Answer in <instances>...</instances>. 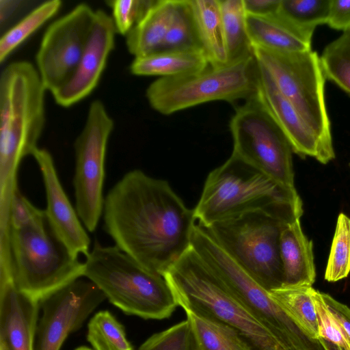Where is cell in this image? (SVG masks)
Segmentation results:
<instances>
[{"instance_id": "6da1fadb", "label": "cell", "mask_w": 350, "mask_h": 350, "mask_svg": "<svg viewBox=\"0 0 350 350\" xmlns=\"http://www.w3.org/2000/svg\"><path fill=\"white\" fill-rule=\"evenodd\" d=\"M103 228L118 247L163 274L191 247L196 218L167 181L126 173L105 196Z\"/></svg>"}, {"instance_id": "7a4b0ae2", "label": "cell", "mask_w": 350, "mask_h": 350, "mask_svg": "<svg viewBox=\"0 0 350 350\" xmlns=\"http://www.w3.org/2000/svg\"><path fill=\"white\" fill-rule=\"evenodd\" d=\"M85 263L57 234L44 210L22 228H1L0 282L40 301L83 277Z\"/></svg>"}, {"instance_id": "3957f363", "label": "cell", "mask_w": 350, "mask_h": 350, "mask_svg": "<svg viewBox=\"0 0 350 350\" xmlns=\"http://www.w3.org/2000/svg\"><path fill=\"white\" fill-rule=\"evenodd\" d=\"M257 211L288 223L301 218L303 204L296 189L284 187L232 153L208 174L193 213L198 224L208 227Z\"/></svg>"}, {"instance_id": "277c9868", "label": "cell", "mask_w": 350, "mask_h": 350, "mask_svg": "<svg viewBox=\"0 0 350 350\" xmlns=\"http://www.w3.org/2000/svg\"><path fill=\"white\" fill-rule=\"evenodd\" d=\"M46 91L36 66L29 62H13L1 72V199L8 198L17 186L21 161L38 148L45 124Z\"/></svg>"}, {"instance_id": "5b68a950", "label": "cell", "mask_w": 350, "mask_h": 350, "mask_svg": "<svg viewBox=\"0 0 350 350\" xmlns=\"http://www.w3.org/2000/svg\"><path fill=\"white\" fill-rule=\"evenodd\" d=\"M163 277L178 306L229 326L252 350H288L226 288L191 245Z\"/></svg>"}, {"instance_id": "8992f818", "label": "cell", "mask_w": 350, "mask_h": 350, "mask_svg": "<svg viewBox=\"0 0 350 350\" xmlns=\"http://www.w3.org/2000/svg\"><path fill=\"white\" fill-rule=\"evenodd\" d=\"M84 263L83 277L126 314L161 320L170 317L178 306L163 275L148 270L116 245L95 241Z\"/></svg>"}, {"instance_id": "52a82bcc", "label": "cell", "mask_w": 350, "mask_h": 350, "mask_svg": "<svg viewBox=\"0 0 350 350\" xmlns=\"http://www.w3.org/2000/svg\"><path fill=\"white\" fill-rule=\"evenodd\" d=\"M258 81V64L252 52L222 66L159 77L148 85L146 96L154 110L168 116L211 101H245L257 94Z\"/></svg>"}, {"instance_id": "ba28073f", "label": "cell", "mask_w": 350, "mask_h": 350, "mask_svg": "<svg viewBox=\"0 0 350 350\" xmlns=\"http://www.w3.org/2000/svg\"><path fill=\"white\" fill-rule=\"evenodd\" d=\"M191 247L226 288L288 350H325L217 243L208 230L196 224Z\"/></svg>"}, {"instance_id": "9c48e42d", "label": "cell", "mask_w": 350, "mask_h": 350, "mask_svg": "<svg viewBox=\"0 0 350 350\" xmlns=\"http://www.w3.org/2000/svg\"><path fill=\"white\" fill-rule=\"evenodd\" d=\"M252 49L281 94L314 132L324 148L336 156L325 99L326 79L318 54L312 49L282 52L258 46Z\"/></svg>"}, {"instance_id": "30bf717a", "label": "cell", "mask_w": 350, "mask_h": 350, "mask_svg": "<svg viewBox=\"0 0 350 350\" xmlns=\"http://www.w3.org/2000/svg\"><path fill=\"white\" fill-rule=\"evenodd\" d=\"M286 223L269 213L257 211L204 228L235 262L270 291L283 284L280 237Z\"/></svg>"}, {"instance_id": "8fae6325", "label": "cell", "mask_w": 350, "mask_h": 350, "mask_svg": "<svg viewBox=\"0 0 350 350\" xmlns=\"http://www.w3.org/2000/svg\"><path fill=\"white\" fill-rule=\"evenodd\" d=\"M230 129L233 154L284 187L295 189L291 146L257 94L236 108Z\"/></svg>"}, {"instance_id": "7c38bea8", "label": "cell", "mask_w": 350, "mask_h": 350, "mask_svg": "<svg viewBox=\"0 0 350 350\" xmlns=\"http://www.w3.org/2000/svg\"><path fill=\"white\" fill-rule=\"evenodd\" d=\"M113 127V120L103 103L95 100L89 107L84 126L74 143L75 209L90 232L95 231L103 215L105 157Z\"/></svg>"}, {"instance_id": "4fadbf2b", "label": "cell", "mask_w": 350, "mask_h": 350, "mask_svg": "<svg viewBox=\"0 0 350 350\" xmlns=\"http://www.w3.org/2000/svg\"><path fill=\"white\" fill-rule=\"evenodd\" d=\"M95 11L80 3L46 29L36 55V69L51 94L74 74L88 42Z\"/></svg>"}, {"instance_id": "5bb4252c", "label": "cell", "mask_w": 350, "mask_h": 350, "mask_svg": "<svg viewBox=\"0 0 350 350\" xmlns=\"http://www.w3.org/2000/svg\"><path fill=\"white\" fill-rule=\"evenodd\" d=\"M105 299L94 282L80 278L42 299L33 350H59Z\"/></svg>"}, {"instance_id": "9a60e30c", "label": "cell", "mask_w": 350, "mask_h": 350, "mask_svg": "<svg viewBox=\"0 0 350 350\" xmlns=\"http://www.w3.org/2000/svg\"><path fill=\"white\" fill-rule=\"evenodd\" d=\"M116 33L111 16L102 10H96L88 42L74 74L52 94L57 105L69 107L94 90L114 49Z\"/></svg>"}, {"instance_id": "2e32d148", "label": "cell", "mask_w": 350, "mask_h": 350, "mask_svg": "<svg viewBox=\"0 0 350 350\" xmlns=\"http://www.w3.org/2000/svg\"><path fill=\"white\" fill-rule=\"evenodd\" d=\"M32 156L41 172L46 198L45 211L51 225L73 254L86 257L90 252V237L62 187L51 154L37 148Z\"/></svg>"}, {"instance_id": "e0dca14e", "label": "cell", "mask_w": 350, "mask_h": 350, "mask_svg": "<svg viewBox=\"0 0 350 350\" xmlns=\"http://www.w3.org/2000/svg\"><path fill=\"white\" fill-rule=\"evenodd\" d=\"M257 96L288 139L293 152L310 157L322 164L335 159L323 146L318 137L291 103L281 94L267 70L258 62Z\"/></svg>"}, {"instance_id": "ac0fdd59", "label": "cell", "mask_w": 350, "mask_h": 350, "mask_svg": "<svg viewBox=\"0 0 350 350\" xmlns=\"http://www.w3.org/2000/svg\"><path fill=\"white\" fill-rule=\"evenodd\" d=\"M40 301L0 282V350H33Z\"/></svg>"}, {"instance_id": "d6986e66", "label": "cell", "mask_w": 350, "mask_h": 350, "mask_svg": "<svg viewBox=\"0 0 350 350\" xmlns=\"http://www.w3.org/2000/svg\"><path fill=\"white\" fill-rule=\"evenodd\" d=\"M245 25L252 46L282 52L312 49L314 32L298 27L283 15L279 9L268 14L246 13Z\"/></svg>"}, {"instance_id": "ffe728a7", "label": "cell", "mask_w": 350, "mask_h": 350, "mask_svg": "<svg viewBox=\"0 0 350 350\" xmlns=\"http://www.w3.org/2000/svg\"><path fill=\"white\" fill-rule=\"evenodd\" d=\"M282 286H312L316 279L313 243L304 234L300 219L286 223L280 237Z\"/></svg>"}, {"instance_id": "44dd1931", "label": "cell", "mask_w": 350, "mask_h": 350, "mask_svg": "<svg viewBox=\"0 0 350 350\" xmlns=\"http://www.w3.org/2000/svg\"><path fill=\"white\" fill-rule=\"evenodd\" d=\"M176 0L154 1L143 17L126 34V46L134 57L162 49L171 23Z\"/></svg>"}, {"instance_id": "7402d4cb", "label": "cell", "mask_w": 350, "mask_h": 350, "mask_svg": "<svg viewBox=\"0 0 350 350\" xmlns=\"http://www.w3.org/2000/svg\"><path fill=\"white\" fill-rule=\"evenodd\" d=\"M208 65L202 51H159L134 57L130 71L137 76L169 77L196 72Z\"/></svg>"}, {"instance_id": "603a6c76", "label": "cell", "mask_w": 350, "mask_h": 350, "mask_svg": "<svg viewBox=\"0 0 350 350\" xmlns=\"http://www.w3.org/2000/svg\"><path fill=\"white\" fill-rule=\"evenodd\" d=\"M203 51L209 65L228 64L219 0H191Z\"/></svg>"}, {"instance_id": "cb8c5ba5", "label": "cell", "mask_w": 350, "mask_h": 350, "mask_svg": "<svg viewBox=\"0 0 350 350\" xmlns=\"http://www.w3.org/2000/svg\"><path fill=\"white\" fill-rule=\"evenodd\" d=\"M192 334L194 350H252L232 328L190 310H184Z\"/></svg>"}, {"instance_id": "d4e9b609", "label": "cell", "mask_w": 350, "mask_h": 350, "mask_svg": "<svg viewBox=\"0 0 350 350\" xmlns=\"http://www.w3.org/2000/svg\"><path fill=\"white\" fill-rule=\"evenodd\" d=\"M312 286H281L269 292L272 299L310 337L319 340Z\"/></svg>"}, {"instance_id": "484cf974", "label": "cell", "mask_w": 350, "mask_h": 350, "mask_svg": "<svg viewBox=\"0 0 350 350\" xmlns=\"http://www.w3.org/2000/svg\"><path fill=\"white\" fill-rule=\"evenodd\" d=\"M161 51H203L191 0H176L174 12Z\"/></svg>"}, {"instance_id": "4316f807", "label": "cell", "mask_w": 350, "mask_h": 350, "mask_svg": "<svg viewBox=\"0 0 350 350\" xmlns=\"http://www.w3.org/2000/svg\"><path fill=\"white\" fill-rule=\"evenodd\" d=\"M228 62L252 52L243 0H219Z\"/></svg>"}, {"instance_id": "83f0119b", "label": "cell", "mask_w": 350, "mask_h": 350, "mask_svg": "<svg viewBox=\"0 0 350 350\" xmlns=\"http://www.w3.org/2000/svg\"><path fill=\"white\" fill-rule=\"evenodd\" d=\"M62 7L59 0H50L38 5L1 37L0 62L8 57Z\"/></svg>"}, {"instance_id": "f1b7e54d", "label": "cell", "mask_w": 350, "mask_h": 350, "mask_svg": "<svg viewBox=\"0 0 350 350\" xmlns=\"http://www.w3.org/2000/svg\"><path fill=\"white\" fill-rule=\"evenodd\" d=\"M87 340L94 350H134L124 327L108 310L99 311L90 320Z\"/></svg>"}, {"instance_id": "f546056e", "label": "cell", "mask_w": 350, "mask_h": 350, "mask_svg": "<svg viewBox=\"0 0 350 350\" xmlns=\"http://www.w3.org/2000/svg\"><path fill=\"white\" fill-rule=\"evenodd\" d=\"M319 57L325 79L350 95V29L329 43Z\"/></svg>"}, {"instance_id": "4dcf8cb0", "label": "cell", "mask_w": 350, "mask_h": 350, "mask_svg": "<svg viewBox=\"0 0 350 350\" xmlns=\"http://www.w3.org/2000/svg\"><path fill=\"white\" fill-rule=\"evenodd\" d=\"M350 272V218L340 213L325 271V280L334 282L347 277Z\"/></svg>"}, {"instance_id": "1f68e13d", "label": "cell", "mask_w": 350, "mask_h": 350, "mask_svg": "<svg viewBox=\"0 0 350 350\" xmlns=\"http://www.w3.org/2000/svg\"><path fill=\"white\" fill-rule=\"evenodd\" d=\"M330 0H281L279 11L298 27L314 32L326 24Z\"/></svg>"}, {"instance_id": "d6a6232c", "label": "cell", "mask_w": 350, "mask_h": 350, "mask_svg": "<svg viewBox=\"0 0 350 350\" xmlns=\"http://www.w3.org/2000/svg\"><path fill=\"white\" fill-rule=\"evenodd\" d=\"M137 350H194L189 321L186 319L152 335Z\"/></svg>"}, {"instance_id": "836d02e7", "label": "cell", "mask_w": 350, "mask_h": 350, "mask_svg": "<svg viewBox=\"0 0 350 350\" xmlns=\"http://www.w3.org/2000/svg\"><path fill=\"white\" fill-rule=\"evenodd\" d=\"M154 0H113L107 3L112 12L117 33L124 36L143 17Z\"/></svg>"}, {"instance_id": "e575fe53", "label": "cell", "mask_w": 350, "mask_h": 350, "mask_svg": "<svg viewBox=\"0 0 350 350\" xmlns=\"http://www.w3.org/2000/svg\"><path fill=\"white\" fill-rule=\"evenodd\" d=\"M321 293L318 290L312 288V294L317 313L319 338L328 340L345 350H350V345L342 329L325 303Z\"/></svg>"}, {"instance_id": "d590c367", "label": "cell", "mask_w": 350, "mask_h": 350, "mask_svg": "<svg viewBox=\"0 0 350 350\" xmlns=\"http://www.w3.org/2000/svg\"><path fill=\"white\" fill-rule=\"evenodd\" d=\"M44 212L21 194L16 186L10 196L6 215L1 219V228H22L33 223Z\"/></svg>"}, {"instance_id": "8d00e7d4", "label": "cell", "mask_w": 350, "mask_h": 350, "mask_svg": "<svg viewBox=\"0 0 350 350\" xmlns=\"http://www.w3.org/2000/svg\"><path fill=\"white\" fill-rule=\"evenodd\" d=\"M326 24L332 29H350V0H330Z\"/></svg>"}, {"instance_id": "74e56055", "label": "cell", "mask_w": 350, "mask_h": 350, "mask_svg": "<svg viewBox=\"0 0 350 350\" xmlns=\"http://www.w3.org/2000/svg\"><path fill=\"white\" fill-rule=\"evenodd\" d=\"M321 294L325 303L338 322L350 345V308L327 293Z\"/></svg>"}, {"instance_id": "f35d334b", "label": "cell", "mask_w": 350, "mask_h": 350, "mask_svg": "<svg viewBox=\"0 0 350 350\" xmlns=\"http://www.w3.org/2000/svg\"><path fill=\"white\" fill-rule=\"evenodd\" d=\"M281 0H243L246 13L268 14L278 10Z\"/></svg>"}, {"instance_id": "ab89813d", "label": "cell", "mask_w": 350, "mask_h": 350, "mask_svg": "<svg viewBox=\"0 0 350 350\" xmlns=\"http://www.w3.org/2000/svg\"><path fill=\"white\" fill-rule=\"evenodd\" d=\"M319 340L323 347L325 350H345L342 348L337 346L336 345L323 338H319Z\"/></svg>"}, {"instance_id": "60d3db41", "label": "cell", "mask_w": 350, "mask_h": 350, "mask_svg": "<svg viewBox=\"0 0 350 350\" xmlns=\"http://www.w3.org/2000/svg\"><path fill=\"white\" fill-rule=\"evenodd\" d=\"M75 350H92L87 347H79L78 348H77Z\"/></svg>"}, {"instance_id": "b9f144b4", "label": "cell", "mask_w": 350, "mask_h": 350, "mask_svg": "<svg viewBox=\"0 0 350 350\" xmlns=\"http://www.w3.org/2000/svg\"><path fill=\"white\" fill-rule=\"evenodd\" d=\"M349 168H350V163H349Z\"/></svg>"}]
</instances>
